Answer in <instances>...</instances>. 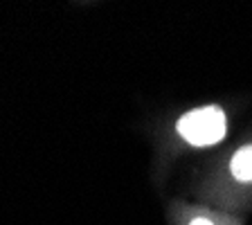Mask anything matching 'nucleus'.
I'll return each instance as SVG.
<instances>
[{
    "mask_svg": "<svg viewBox=\"0 0 252 225\" xmlns=\"http://www.w3.org/2000/svg\"><path fill=\"white\" fill-rule=\"evenodd\" d=\"M176 131L191 147H212L225 137L227 117L219 106H200L180 117Z\"/></svg>",
    "mask_w": 252,
    "mask_h": 225,
    "instance_id": "f257e3e1",
    "label": "nucleus"
},
{
    "mask_svg": "<svg viewBox=\"0 0 252 225\" xmlns=\"http://www.w3.org/2000/svg\"><path fill=\"white\" fill-rule=\"evenodd\" d=\"M230 173L239 183H252V144L241 147L230 160Z\"/></svg>",
    "mask_w": 252,
    "mask_h": 225,
    "instance_id": "f03ea898",
    "label": "nucleus"
},
{
    "mask_svg": "<svg viewBox=\"0 0 252 225\" xmlns=\"http://www.w3.org/2000/svg\"><path fill=\"white\" fill-rule=\"evenodd\" d=\"M189 225H214L210 219H205V216H196V219L189 221Z\"/></svg>",
    "mask_w": 252,
    "mask_h": 225,
    "instance_id": "7ed1b4c3",
    "label": "nucleus"
}]
</instances>
